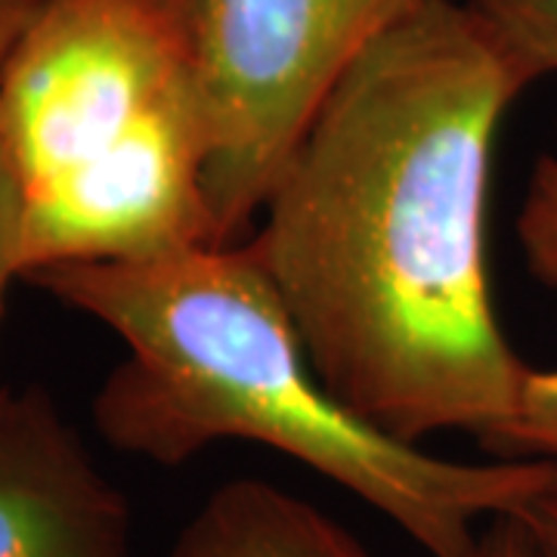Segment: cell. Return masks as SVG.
Wrapping results in <instances>:
<instances>
[{
  "label": "cell",
  "mask_w": 557,
  "mask_h": 557,
  "mask_svg": "<svg viewBox=\"0 0 557 557\" xmlns=\"http://www.w3.org/2000/svg\"><path fill=\"white\" fill-rule=\"evenodd\" d=\"M416 0H186L211 109L218 245L242 242L350 62Z\"/></svg>",
  "instance_id": "obj_4"
},
{
  "label": "cell",
  "mask_w": 557,
  "mask_h": 557,
  "mask_svg": "<svg viewBox=\"0 0 557 557\" xmlns=\"http://www.w3.org/2000/svg\"><path fill=\"white\" fill-rule=\"evenodd\" d=\"M25 282V201L10 149L0 134V325L13 282Z\"/></svg>",
  "instance_id": "obj_10"
},
{
  "label": "cell",
  "mask_w": 557,
  "mask_h": 557,
  "mask_svg": "<svg viewBox=\"0 0 557 557\" xmlns=\"http://www.w3.org/2000/svg\"><path fill=\"white\" fill-rule=\"evenodd\" d=\"M0 557H137L131 502L38 384H0Z\"/></svg>",
  "instance_id": "obj_5"
},
{
  "label": "cell",
  "mask_w": 557,
  "mask_h": 557,
  "mask_svg": "<svg viewBox=\"0 0 557 557\" xmlns=\"http://www.w3.org/2000/svg\"><path fill=\"white\" fill-rule=\"evenodd\" d=\"M25 276L218 245L211 109L186 0H40L0 69Z\"/></svg>",
  "instance_id": "obj_3"
},
{
  "label": "cell",
  "mask_w": 557,
  "mask_h": 557,
  "mask_svg": "<svg viewBox=\"0 0 557 557\" xmlns=\"http://www.w3.org/2000/svg\"><path fill=\"white\" fill-rule=\"evenodd\" d=\"M520 518L527 520L530 533L536 539L539 557H557V493L527 505Z\"/></svg>",
  "instance_id": "obj_12"
},
{
  "label": "cell",
  "mask_w": 557,
  "mask_h": 557,
  "mask_svg": "<svg viewBox=\"0 0 557 557\" xmlns=\"http://www.w3.org/2000/svg\"><path fill=\"white\" fill-rule=\"evenodd\" d=\"M474 557H539V545L520 511H511L483 527Z\"/></svg>",
  "instance_id": "obj_11"
},
{
  "label": "cell",
  "mask_w": 557,
  "mask_h": 557,
  "mask_svg": "<svg viewBox=\"0 0 557 557\" xmlns=\"http://www.w3.org/2000/svg\"><path fill=\"white\" fill-rule=\"evenodd\" d=\"M515 233L530 276L557 292V146L536 161L527 180Z\"/></svg>",
  "instance_id": "obj_9"
},
{
  "label": "cell",
  "mask_w": 557,
  "mask_h": 557,
  "mask_svg": "<svg viewBox=\"0 0 557 557\" xmlns=\"http://www.w3.org/2000/svg\"><path fill=\"white\" fill-rule=\"evenodd\" d=\"M483 449L496 458H536L557 465V369H530L518 409Z\"/></svg>",
  "instance_id": "obj_8"
},
{
  "label": "cell",
  "mask_w": 557,
  "mask_h": 557,
  "mask_svg": "<svg viewBox=\"0 0 557 557\" xmlns=\"http://www.w3.org/2000/svg\"><path fill=\"white\" fill-rule=\"evenodd\" d=\"M168 557H375L313 502L258 478L230 480L186 520Z\"/></svg>",
  "instance_id": "obj_6"
},
{
  "label": "cell",
  "mask_w": 557,
  "mask_h": 557,
  "mask_svg": "<svg viewBox=\"0 0 557 557\" xmlns=\"http://www.w3.org/2000/svg\"><path fill=\"white\" fill-rule=\"evenodd\" d=\"M38 7L40 0H0V69Z\"/></svg>",
  "instance_id": "obj_13"
},
{
  "label": "cell",
  "mask_w": 557,
  "mask_h": 557,
  "mask_svg": "<svg viewBox=\"0 0 557 557\" xmlns=\"http://www.w3.org/2000/svg\"><path fill=\"white\" fill-rule=\"evenodd\" d=\"M536 81L465 0H416L332 87L242 239L335 397L421 446H483L530 366L486 273L502 121Z\"/></svg>",
  "instance_id": "obj_1"
},
{
  "label": "cell",
  "mask_w": 557,
  "mask_h": 557,
  "mask_svg": "<svg viewBox=\"0 0 557 557\" xmlns=\"http://www.w3.org/2000/svg\"><path fill=\"white\" fill-rule=\"evenodd\" d=\"M496 32L530 78L557 75V0H465Z\"/></svg>",
  "instance_id": "obj_7"
},
{
  "label": "cell",
  "mask_w": 557,
  "mask_h": 557,
  "mask_svg": "<svg viewBox=\"0 0 557 557\" xmlns=\"http://www.w3.org/2000/svg\"><path fill=\"white\" fill-rule=\"evenodd\" d=\"M25 282L124 344L94 397V428L119 453L180 468L214 443H258L375 508L428 557H474L490 520L557 493L552 461L440 458L344 406L245 242L53 263Z\"/></svg>",
  "instance_id": "obj_2"
}]
</instances>
